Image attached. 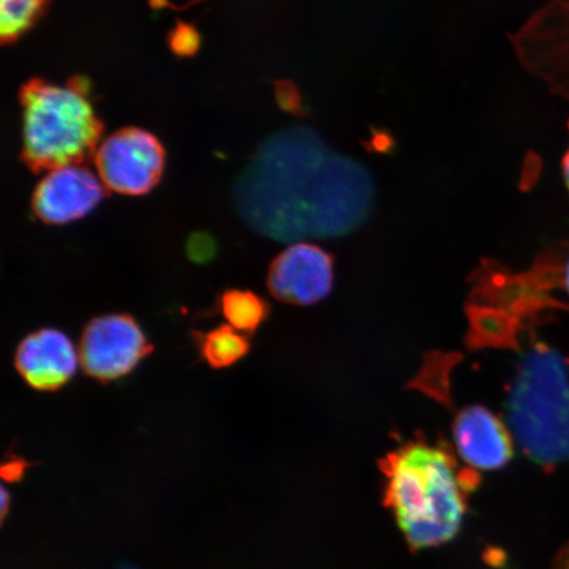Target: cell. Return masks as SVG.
I'll list each match as a JSON object with an SVG mask.
<instances>
[{
  "label": "cell",
  "instance_id": "8fae6325",
  "mask_svg": "<svg viewBox=\"0 0 569 569\" xmlns=\"http://www.w3.org/2000/svg\"><path fill=\"white\" fill-rule=\"evenodd\" d=\"M196 347L206 365L212 369H226L238 365L251 350L248 337L229 325L206 332H194Z\"/></svg>",
  "mask_w": 569,
  "mask_h": 569
},
{
  "label": "cell",
  "instance_id": "4fadbf2b",
  "mask_svg": "<svg viewBox=\"0 0 569 569\" xmlns=\"http://www.w3.org/2000/svg\"><path fill=\"white\" fill-rule=\"evenodd\" d=\"M51 0H0V39L13 44L46 16Z\"/></svg>",
  "mask_w": 569,
  "mask_h": 569
},
{
  "label": "cell",
  "instance_id": "277c9868",
  "mask_svg": "<svg viewBox=\"0 0 569 569\" xmlns=\"http://www.w3.org/2000/svg\"><path fill=\"white\" fill-rule=\"evenodd\" d=\"M507 423L526 457L552 467L569 460V367L536 345L522 355L507 397Z\"/></svg>",
  "mask_w": 569,
  "mask_h": 569
},
{
  "label": "cell",
  "instance_id": "d6986e66",
  "mask_svg": "<svg viewBox=\"0 0 569 569\" xmlns=\"http://www.w3.org/2000/svg\"><path fill=\"white\" fill-rule=\"evenodd\" d=\"M561 569H569V553L568 557L565 559V563L563 567H561Z\"/></svg>",
  "mask_w": 569,
  "mask_h": 569
},
{
  "label": "cell",
  "instance_id": "5b68a950",
  "mask_svg": "<svg viewBox=\"0 0 569 569\" xmlns=\"http://www.w3.org/2000/svg\"><path fill=\"white\" fill-rule=\"evenodd\" d=\"M78 351L83 372L109 383L131 375L153 346L137 319L126 312H111L84 326Z\"/></svg>",
  "mask_w": 569,
  "mask_h": 569
},
{
  "label": "cell",
  "instance_id": "ba28073f",
  "mask_svg": "<svg viewBox=\"0 0 569 569\" xmlns=\"http://www.w3.org/2000/svg\"><path fill=\"white\" fill-rule=\"evenodd\" d=\"M268 289L283 303L316 305L329 297L333 287V262L325 249L295 243L277 256L268 270Z\"/></svg>",
  "mask_w": 569,
  "mask_h": 569
},
{
  "label": "cell",
  "instance_id": "5bb4252c",
  "mask_svg": "<svg viewBox=\"0 0 569 569\" xmlns=\"http://www.w3.org/2000/svg\"><path fill=\"white\" fill-rule=\"evenodd\" d=\"M32 466L33 465L31 461H28L23 457H19V455L11 452L7 455L2 462V468H0V476H2V479L6 482L19 483L23 481L27 469L31 468Z\"/></svg>",
  "mask_w": 569,
  "mask_h": 569
},
{
  "label": "cell",
  "instance_id": "7a4b0ae2",
  "mask_svg": "<svg viewBox=\"0 0 569 569\" xmlns=\"http://www.w3.org/2000/svg\"><path fill=\"white\" fill-rule=\"evenodd\" d=\"M387 487L383 503L412 551L450 542L462 525L469 495L480 479L461 469L443 445L410 442L381 462Z\"/></svg>",
  "mask_w": 569,
  "mask_h": 569
},
{
  "label": "cell",
  "instance_id": "e0dca14e",
  "mask_svg": "<svg viewBox=\"0 0 569 569\" xmlns=\"http://www.w3.org/2000/svg\"><path fill=\"white\" fill-rule=\"evenodd\" d=\"M563 176H565V181L567 183V188L569 190V149H568V152L565 156V160H563Z\"/></svg>",
  "mask_w": 569,
  "mask_h": 569
},
{
  "label": "cell",
  "instance_id": "52a82bcc",
  "mask_svg": "<svg viewBox=\"0 0 569 569\" xmlns=\"http://www.w3.org/2000/svg\"><path fill=\"white\" fill-rule=\"evenodd\" d=\"M106 190L101 178L83 163L49 170L33 191L32 211L42 223L67 226L94 211Z\"/></svg>",
  "mask_w": 569,
  "mask_h": 569
},
{
  "label": "cell",
  "instance_id": "9c48e42d",
  "mask_svg": "<svg viewBox=\"0 0 569 569\" xmlns=\"http://www.w3.org/2000/svg\"><path fill=\"white\" fill-rule=\"evenodd\" d=\"M80 366V351L73 340L56 327H42L28 333L13 353V367L21 380L38 391L67 387Z\"/></svg>",
  "mask_w": 569,
  "mask_h": 569
},
{
  "label": "cell",
  "instance_id": "3957f363",
  "mask_svg": "<svg viewBox=\"0 0 569 569\" xmlns=\"http://www.w3.org/2000/svg\"><path fill=\"white\" fill-rule=\"evenodd\" d=\"M19 101L21 158L33 172L76 166L96 154L103 123L84 80L73 78L59 84L32 78L20 88Z\"/></svg>",
  "mask_w": 569,
  "mask_h": 569
},
{
  "label": "cell",
  "instance_id": "30bf717a",
  "mask_svg": "<svg viewBox=\"0 0 569 569\" xmlns=\"http://www.w3.org/2000/svg\"><path fill=\"white\" fill-rule=\"evenodd\" d=\"M455 446L462 460L479 471H497L515 457L509 427L487 408L469 407L453 423Z\"/></svg>",
  "mask_w": 569,
  "mask_h": 569
},
{
  "label": "cell",
  "instance_id": "6da1fadb",
  "mask_svg": "<svg viewBox=\"0 0 569 569\" xmlns=\"http://www.w3.org/2000/svg\"><path fill=\"white\" fill-rule=\"evenodd\" d=\"M373 197L368 170L306 127L287 128L264 141L233 190L234 208L252 230L295 243L360 229Z\"/></svg>",
  "mask_w": 569,
  "mask_h": 569
},
{
  "label": "cell",
  "instance_id": "2e32d148",
  "mask_svg": "<svg viewBox=\"0 0 569 569\" xmlns=\"http://www.w3.org/2000/svg\"><path fill=\"white\" fill-rule=\"evenodd\" d=\"M561 281H563V288L569 297V258L563 267V273H561Z\"/></svg>",
  "mask_w": 569,
  "mask_h": 569
},
{
  "label": "cell",
  "instance_id": "8992f818",
  "mask_svg": "<svg viewBox=\"0 0 569 569\" xmlns=\"http://www.w3.org/2000/svg\"><path fill=\"white\" fill-rule=\"evenodd\" d=\"M166 149L151 132L138 127L122 128L97 148L98 177L107 190L139 197L158 187L166 169Z\"/></svg>",
  "mask_w": 569,
  "mask_h": 569
},
{
  "label": "cell",
  "instance_id": "9a60e30c",
  "mask_svg": "<svg viewBox=\"0 0 569 569\" xmlns=\"http://www.w3.org/2000/svg\"><path fill=\"white\" fill-rule=\"evenodd\" d=\"M11 511V496L9 490L2 486V515H0V519H2V526H4L7 517H9Z\"/></svg>",
  "mask_w": 569,
  "mask_h": 569
},
{
  "label": "cell",
  "instance_id": "ac0fdd59",
  "mask_svg": "<svg viewBox=\"0 0 569 569\" xmlns=\"http://www.w3.org/2000/svg\"><path fill=\"white\" fill-rule=\"evenodd\" d=\"M118 569H139L131 565H120Z\"/></svg>",
  "mask_w": 569,
  "mask_h": 569
},
{
  "label": "cell",
  "instance_id": "7c38bea8",
  "mask_svg": "<svg viewBox=\"0 0 569 569\" xmlns=\"http://www.w3.org/2000/svg\"><path fill=\"white\" fill-rule=\"evenodd\" d=\"M218 310L232 329L252 336L269 316L264 298L247 289H227L218 298Z\"/></svg>",
  "mask_w": 569,
  "mask_h": 569
}]
</instances>
